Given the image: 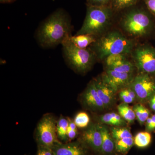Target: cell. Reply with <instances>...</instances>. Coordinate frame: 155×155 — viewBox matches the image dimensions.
Listing matches in <instances>:
<instances>
[{"mask_svg":"<svg viewBox=\"0 0 155 155\" xmlns=\"http://www.w3.org/2000/svg\"><path fill=\"white\" fill-rule=\"evenodd\" d=\"M72 26L69 15L64 10H56L41 23L35 38L39 45L48 49L62 45L72 36Z\"/></svg>","mask_w":155,"mask_h":155,"instance_id":"cell-1","label":"cell"},{"mask_svg":"<svg viewBox=\"0 0 155 155\" xmlns=\"http://www.w3.org/2000/svg\"><path fill=\"white\" fill-rule=\"evenodd\" d=\"M134 47L132 40L127 38L120 31L113 30L97 38L88 48L95 54L97 60L104 61L110 55L130 54Z\"/></svg>","mask_w":155,"mask_h":155,"instance_id":"cell-2","label":"cell"},{"mask_svg":"<svg viewBox=\"0 0 155 155\" xmlns=\"http://www.w3.org/2000/svg\"><path fill=\"white\" fill-rule=\"evenodd\" d=\"M70 38L62 44L64 60L74 72L85 74L92 69L97 61L96 56L89 48L83 49L76 46L70 40Z\"/></svg>","mask_w":155,"mask_h":155,"instance_id":"cell-3","label":"cell"},{"mask_svg":"<svg viewBox=\"0 0 155 155\" xmlns=\"http://www.w3.org/2000/svg\"><path fill=\"white\" fill-rule=\"evenodd\" d=\"M112 14L109 7L88 5L83 25L75 35H89L97 38L101 36L110 24Z\"/></svg>","mask_w":155,"mask_h":155,"instance_id":"cell-4","label":"cell"},{"mask_svg":"<svg viewBox=\"0 0 155 155\" xmlns=\"http://www.w3.org/2000/svg\"><path fill=\"white\" fill-rule=\"evenodd\" d=\"M121 26L129 36L143 38L149 36L154 31L155 22L150 13L144 10L134 9L124 15Z\"/></svg>","mask_w":155,"mask_h":155,"instance_id":"cell-5","label":"cell"},{"mask_svg":"<svg viewBox=\"0 0 155 155\" xmlns=\"http://www.w3.org/2000/svg\"><path fill=\"white\" fill-rule=\"evenodd\" d=\"M55 117L51 114L45 115L39 121L35 130V139L38 145L52 149L61 143L57 133Z\"/></svg>","mask_w":155,"mask_h":155,"instance_id":"cell-6","label":"cell"},{"mask_svg":"<svg viewBox=\"0 0 155 155\" xmlns=\"http://www.w3.org/2000/svg\"><path fill=\"white\" fill-rule=\"evenodd\" d=\"M131 54L134 64L140 73L155 75V48L151 45L139 46Z\"/></svg>","mask_w":155,"mask_h":155,"instance_id":"cell-7","label":"cell"},{"mask_svg":"<svg viewBox=\"0 0 155 155\" xmlns=\"http://www.w3.org/2000/svg\"><path fill=\"white\" fill-rule=\"evenodd\" d=\"M141 103L149 102L155 94V75L140 73L134 76L129 86Z\"/></svg>","mask_w":155,"mask_h":155,"instance_id":"cell-8","label":"cell"},{"mask_svg":"<svg viewBox=\"0 0 155 155\" xmlns=\"http://www.w3.org/2000/svg\"><path fill=\"white\" fill-rule=\"evenodd\" d=\"M134 77L133 73L117 72L108 69H106L101 76L102 80L116 93L129 87Z\"/></svg>","mask_w":155,"mask_h":155,"instance_id":"cell-9","label":"cell"},{"mask_svg":"<svg viewBox=\"0 0 155 155\" xmlns=\"http://www.w3.org/2000/svg\"><path fill=\"white\" fill-rule=\"evenodd\" d=\"M84 104L93 111H101L105 109L97 91L94 80L89 82L82 94Z\"/></svg>","mask_w":155,"mask_h":155,"instance_id":"cell-10","label":"cell"},{"mask_svg":"<svg viewBox=\"0 0 155 155\" xmlns=\"http://www.w3.org/2000/svg\"><path fill=\"white\" fill-rule=\"evenodd\" d=\"M82 143L95 151L101 153L102 136L98 124H93L83 132L81 137Z\"/></svg>","mask_w":155,"mask_h":155,"instance_id":"cell-11","label":"cell"},{"mask_svg":"<svg viewBox=\"0 0 155 155\" xmlns=\"http://www.w3.org/2000/svg\"><path fill=\"white\" fill-rule=\"evenodd\" d=\"M55 155H87V151L81 143L78 142L61 143L53 148Z\"/></svg>","mask_w":155,"mask_h":155,"instance_id":"cell-12","label":"cell"},{"mask_svg":"<svg viewBox=\"0 0 155 155\" xmlns=\"http://www.w3.org/2000/svg\"><path fill=\"white\" fill-rule=\"evenodd\" d=\"M94 80L98 94L105 107H110L115 102L116 93L102 80L101 77L95 78Z\"/></svg>","mask_w":155,"mask_h":155,"instance_id":"cell-13","label":"cell"},{"mask_svg":"<svg viewBox=\"0 0 155 155\" xmlns=\"http://www.w3.org/2000/svg\"><path fill=\"white\" fill-rule=\"evenodd\" d=\"M99 127L102 136L101 150V153L104 154H110L115 150V141L110 131L104 124H99Z\"/></svg>","mask_w":155,"mask_h":155,"instance_id":"cell-14","label":"cell"},{"mask_svg":"<svg viewBox=\"0 0 155 155\" xmlns=\"http://www.w3.org/2000/svg\"><path fill=\"white\" fill-rule=\"evenodd\" d=\"M99 120L101 124L115 127H124L127 125L126 121L119 114L114 112L104 114L100 116Z\"/></svg>","mask_w":155,"mask_h":155,"instance_id":"cell-15","label":"cell"},{"mask_svg":"<svg viewBox=\"0 0 155 155\" xmlns=\"http://www.w3.org/2000/svg\"><path fill=\"white\" fill-rule=\"evenodd\" d=\"M69 124V118L64 117L62 115L57 120V135L59 140L64 143L69 142L67 135Z\"/></svg>","mask_w":155,"mask_h":155,"instance_id":"cell-16","label":"cell"},{"mask_svg":"<svg viewBox=\"0 0 155 155\" xmlns=\"http://www.w3.org/2000/svg\"><path fill=\"white\" fill-rule=\"evenodd\" d=\"M70 40L78 48L85 49L88 48L96 40L95 37L89 35H80L71 36Z\"/></svg>","mask_w":155,"mask_h":155,"instance_id":"cell-17","label":"cell"},{"mask_svg":"<svg viewBox=\"0 0 155 155\" xmlns=\"http://www.w3.org/2000/svg\"><path fill=\"white\" fill-rule=\"evenodd\" d=\"M117 109L119 115L126 122L131 124L134 122L136 116L133 107H131L128 104L122 103L118 106Z\"/></svg>","mask_w":155,"mask_h":155,"instance_id":"cell-18","label":"cell"},{"mask_svg":"<svg viewBox=\"0 0 155 155\" xmlns=\"http://www.w3.org/2000/svg\"><path fill=\"white\" fill-rule=\"evenodd\" d=\"M134 145V137H127L115 141V150L122 155H126Z\"/></svg>","mask_w":155,"mask_h":155,"instance_id":"cell-19","label":"cell"},{"mask_svg":"<svg viewBox=\"0 0 155 155\" xmlns=\"http://www.w3.org/2000/svg\"><path fill=\"white\" fill-rule=\"evenodd\" d=\"M134 144L140 148H144L148 146L152 141V136L148 131H142L136 134L134 137Z\"/></svg>","mask_w":155,"mask_h":155,"instance_id":"cell-20","label":"cell"},{"mask_svg":"<svg viewBox=\"0 0 155 155\" xmlns=\"http://www.w3.org/2000/svg\"><path fill=\"white\" fill-rule=\"evenodd\" d=\"M135 68L134 64L126 59L110 67H107V69L117 72L133 73Z\"/></svg>","mask_w":155,"mask_h":155,"instance_id":"cell-21","label":"cell"},{"mask_svg":"<svg viewBox=\"0 0 155 155\" xmlns=\"http://www.w3.org/2000/svg\"><path fill=\"white\" fill-rule=\"evenodd\" d=\"M134 111L136 118L140 125L145 123L147 119L150 117L149 110L141 104H138L134 106Z\"/></svg>","mask_w":155,"mask_h":155,"instance_id":"cell-22","label":"cell"},{"mask_svg":"<svg viewBox=\"0 0 155 155\" xmlns=\"http://www.w3.org/2000/svg\"><path fill=\"white\" fill-rule=\"evenodd\" d=\"M110 131L115 141L124 138L133 137L130 130L126 127L114 126L111 127Z\"/></svg>","mask_w":155,"mask_h":155,"instance_id":"cell-23","label":"cell"},{"mask_svg":"<svg viewBox=\"0 0 155 155\" xmlns=\"http://www.w3.org/2000/svg\"><path fill=\"white\" fill-rule=\"evenodd\" d=\"M90 121V119L88 114L84 112L78 113L74 119L75 125L79 128H84L87 127L89 124Z\"/></svg>","mask_w":155,"mask_h":155,"instance_id":"cell-24","label":"cell"},{"mask_svg":"<svg viewBox=\"0 0 155 155\" xmlns=\"http://www.w3.org/2000/svg\"><path fill=\"white\" fill-rule=\"evenodd\" d=\"M138 0H113V6L117 11L123 10L133 5Z\"/></svg>","mask_w":155,"mask_h":155,"instance_id":"cell-25","label":"cell"},{"mask_svg":"<svg viewBox=\"0 0 155 155\" xmlns=\"http://www.w3.org/2000/svg\"><path fill=\"white\" fill-rule=\"evenodd\" d=\"M126 59H127L126 55L123 54H117L110 55L108 56L104 61L105 63L106 67H107Z\"/></svg>","mask_w":155,"mask_h":155,"instance_id":"cell-26","label":"cell"},{"mask_svg":"<svg viewBox=\"0 0 155 155\" xmlns=\"http://www.w3.org/2000/svg\"><path fill=\"white\" fill-rule=\"evenodd\" d=\"M69 124L67 130V135H68L69 142H71L78 135L77 127L75 125L74 120L69 118Z\"/></svg>","mask_w":155,"mask_h":155,"instance_id":"cell-27","label":"cell"},{"mask_svg":"<svg viewBox=\"0 0 155 155\" xmlns=\"http://www.w3.org/2000/svg\"><path fill=\"white\" fill-rule=\"evenodd\" d=\"M119 97L123 103L126 104H131L134 101L132 98L127 93L126 88L123 89L120 91L119 93Z\"/></svg>","mask_w":155,"mask_h":155,"instance_id":"cell-28","label":"cell"},{"mask_svg":"<svg viewBox=\"0 0 155 155\" xmlns=\"http://www.w3.org/2000/svg\"><path fill=\"white\" fill-rule=\"evenodd\" d=\"M146 130L148 132H152L155 130V114L147 119L145 122Z\"/></svg>","mask_w":155,"mask_h":155,"instance_id":"cell-29","label":"cell"},{"mask_svg":"<svg viewBox=\"0 0 155 155\" xmlns=\"http://www.w3.org/2000/svg\"><path fill=\"white\" fill-rule=\"evenodd\" d=\"M37 155H55L52 149L48 147L38 145Z\"/></svg>","mask_w":155,"mask_h":155,"instance_id":"cell-30","label":"cell"},{"mask_svg":"<svg viewBox=\"0 0 155 155\" xmlns=\"http://www.w3.org/2000/svg\"><path fill=\"white\" fill-rule=\"evenodd\" d=\"M110 0H88L89 5L103 6H105Z\"/></svg>","mask_w":155,"mask_h":155,"instance_id":"cell-31","label":"cell"},{"mask_svg":"<svg viewBox=\"0 0 155 155\" xmlns=\"http://www.w3.org/2000/svg\"><path fill=\"white\" fill-rule=\"evenodd\" d=\"M147 8L155 16V0H144Z\"/></svg>","mask_w":155,"mask_h":155,"instance_id":"cell-32","label":"cell"},{"mask_svg":"<svg viewBox=\"0 0 155 155\" xmlns=\"http://www.w3.org/2000/svg\"><path fill=\"white\" fill-rule=\"evenodd\" d=\"M150 108L153 111H155V94L149 101Z\"/></svg>","mask_w":155,"mask_h":155,"instance_id":"cell-33","label":"cell"},{"mask_svg":"<svg viewBox=\"0 0 155 155\" xmlns=\"http://www.w3.org/2000/svg\"><path fill=\"white\" fill-rule=\"evenodd\" d=\"M15 0H0V2L1 3H9L12 2Z\"/></svg>","mask_w":155,"mask_h":155,"instance_id":"cell-34","label":"cell"}]
</instances>
